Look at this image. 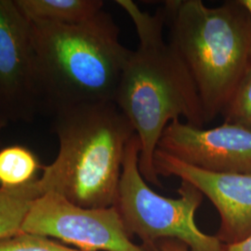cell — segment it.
<instances>
[{
  "label": "cell",
  "instance_id": "1",
  "mask_svg": "<svg viewBox=\"0 0 251 251\" xmlns=\"http://www.w3.org/2000/svg\"><path fill=\"white\" fill-rule=\"evenodd\" d=\"M116 3L133 23L139 45L126 62L114 102L140 140L139 167L144 179L161 186L153 158L165 128L180 118L204 127L203 110L188 71L165 40L163 8L151 14L132 0Z\"/></svg>",
  "mask_w": 251,
  "mask_h": 251
},
{
  "label": "cell",
  "instance_id": "2",
  "mask_svg": "<svg viewBox=\"0 0 251 251\" xmlns=\"http://www.w3.org/2000/svg\"><path fill=\"white\" fill-rule=\"evenodd\" d=\"M59 152L43 169L42 194H54L75 206L116 205L127 144L134 128L114 101L90 102L53 114Z\"/></svg>",
  "mask_w": 251,
  "mask_h": 251
},
{
  "label": "cell",
  "instance_id": "3",
  "mask_svg": "<svg viewBox=\"0 0 251 251\" xmlns=\"http://www.w3.org/2000/svg\"><path fill=\"white\" fill-rule=\"evenodd\" d=\"M43 109L54 113L83 103L114 101L131 52L119 27L101 10L74 25L30 23Z\"/></svg>",
  "mask_w": 251,
  "mask_h": 251
},
{
  "label": "cell",
  "instance_id": "4",
  "mask_svg": "<svg viewBox=\"0 0 251 251\" xmlns=\"http://www.w3.org/2000/svg\"><path fill=\"white\" fill-rule=\"evenodd\" d=\"M168 42L194 82L205 122L223 114L251 66V18L236 1L215 8L201 0L162 6Z\"/></svg>",
  "mask_w": 251,
  "mask_h": 251
},
{
  "label": "cell",
  "instance_id": "5",
  "mask_svg": "<svg viewBox=\"0 0 251 251\" xmlns=\"http://www.w3.org/2000/svg\"><path fill=\"white\" fill-rule=\"evenodd\" d=\"M140 140L134 135L126 149L115 205L129 235L135 234L148 249L171 239L191 251H225L218 236L202 232L197 225L203 195L185 181H180L177 198L155 193L140 171Z\"/></svg>",
  "mask_w": 251,
  "mask_h": 251
},
{
  "label": "cell",
  "instance_id": "6",
  "mask_svg": "<svg viewBox=\"0 0 251 251\" xmlns=\"http://www.w3.org/2000/svg\"><path fill=\"white\" fill-rule=\"evenodd\" d=\"M23 232L51 237L83 251H149L131 240L116 206L81 207L54 194L34 202Z\"/></svg>",
  "mask_w": 251,
  "mask_h": 251
},
{
  "label": "cell",
  "instance_id": "7",
  "mask_svg": "<svg viewBox=\"0 0 251 251\" xmlns=\"http://www.w3.org/2000/svg\"><path fill=\"white\" fill-rule=\"evenodd\" d=\"M41 110L31 24L14 0H0V113L28 123Z\"/></svg>",
  "mask_w": 251,
  "mask_h": 251
},
{
  "label": "cell",
  "instance_id": "8",
  "mask_svg": "<svg viewBox=\"0 0 251 251\" xmlns=\"http://www.w3.org/2000/svg\"><path fill=\"white\" fill-rule=\"evenodd\" d=\"M156 173L185 181L206 197L221 217L220 240L226 245L241 242L251 235V172H216L199 169L156 150Z\"/></svg>",
  "mask_w": 251,
  "mask_h": 251
},
{
  "label": "cell",
  "instance_id": "9",
  "mask_svg": "<svg viewBox=\"0 0 251 251\" xmlns=\"http://www.w3.org/2000/svg\"><path fill=\"white\" fill-rule=\"evenodd\" d=\"M156 150L206 171L251 172V130L241 126L224 122L205 128L174 120Z\"/></svg>",
  "mask_w": 251,
  "mask_h": 251
},
{
  "label": "cell",
  "instance_id": "10",
  "mask_svg": "<svg viewBox=\"0 0 251 251\" xmlns=\"http://www.w3.org/2000/svg\"><path fill=\"white\" fill-rule=\"evenodd\" d=\"M30 23L74 25L103 10L101 0H14Z\"/></svg>",
  "mask_w": 251,
  "mask_h": 251
},
{
  "label": "cell",
  "instance_id": "11",
  "mask_svg": "<svg viewBox=\"0 0 251 251\" xmlns=\"http://www.w3.org/2000/svg\"><path fill=\"white\" fill-rule=\"evenodd\" d=\"M41 196L38 179L18 187H0V240L23 233L27 214Z\"/></svg>",
  "mask_w": 251,
  "mask_h": 251
},
{
  "label": "cell",
  "instance_id": "12",
  "mask_svg": "<svg viewBox=\"0 0 251 251\" xmlns=\"http://www.w3.org/2000/svg\"><path fill=\"white\" fill-rule=\"evenodd\" d=\"M40 165L34 152L21 145L0 150L1 187H18L36 179Z\"/></svg>",
  "mask_w": 251,
  "mask_h": 251
},
{
  "label": "cell",
  "instance_id": "13",
  "mask_svg": "<svg viewBox=\"0 0 251 251\" xmlns=\"http://www.w3.org/2000/svg\"><path fill=\"white\" fill-rule=\"evenodd\" d=\"M222 116L225 123L251 130V66L243 76Z\"/></svg>",
  "mask_w": 251,
  "mask_h": 251
},
{
  "label": "cell",
  "instance_id": "14",
  "mask_svg": "<svg viewBox=\"0 0 251 251\" xmlns=\"http://www.w3.org/2000/svg\"><path fill=\"white\" fill-rule=\"evenodd\" d=\"M0 251H83L55 242L49 237L21 233L0 240Z\"/></svg>",
  "mask_w": 251,
  "mask_h": 251
},
{
  "label": "cell",
  "instance_id": "15",
  "mask_svg": "<svg viewBox=\"0 0 251 251\" xmlns=\"http://www.w3.org/2000/svg\"><path fill=\"white\" fill-rule=\"evenodd\" d=\"M155 249L158 251H191L184 244L177 240H162L157 243Z\"/></svg>",
  "mask_w": 251,
  "mask_h": 251
},
{
  "label": "cell",
  "instance_id": "16",
  "mask_svg": "<svg viewBox=\"0 0 251 251\" xmlns=\"http://www.w3.org/2000/svg\"><path fill=\"white\" fill-rule=\"evenodd\" d=\"M225 251H251V235L241 242L225 246Z\"/></svg>",
  "mask_w": 251,
  "mask_h": 251
},
{
  "label": "cell",
  "instance_id": "17",
  "mask_svg": "<svg viewBox=\"0 0 251 251\" xmlns=\"http://www.w3.org/2000/svg\"><path fill=\"white\" fill-rule=\"evenodd\" d=\"M239 4L242 6L246 11L249 13L251 18V0H238Z\"/></svg>",
  "mask_w": 251,
  "mask_h": 251
},
{
  "label": "cell",
  "instance_id": "18",
  "mask_svg": "<svg viewBox=\"0 0 251 251\" xmlns=\"http://www.w3.org/2000/svg\"><path fill=\"white\" fill-rule=\"evenodd\" d=\"M8 123H9V121L5 117H3V115L0 113V130L2 128H4L5 126H7Z\"/></svg>",
  "mask_w": 251,
  "mask_h": 251
}]
</instances>
